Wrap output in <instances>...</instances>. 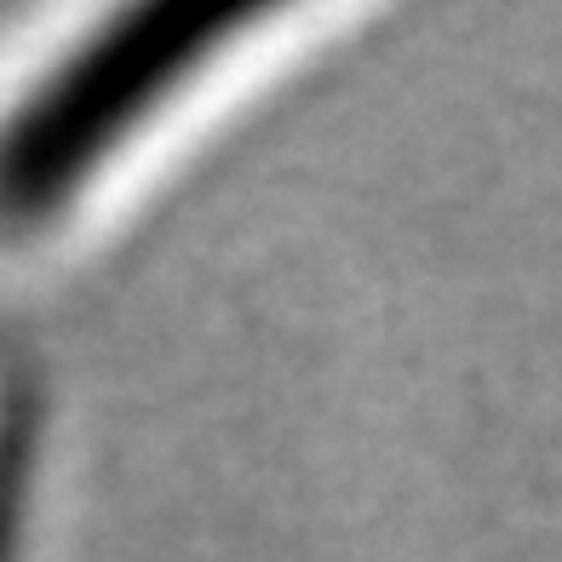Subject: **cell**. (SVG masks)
<instances>
[{"label":"cell","instance_id":"obj_2","mask_svg":"<svg viewBox=\"0 0 562 562\" xmlns=\"http://www.w3.org/2000/svg\"><path fill=\"white\" fill-rule=\"evenodd\" d=\"M23 465H30V402L12 368L0 362V562L18 551V505H23Z\"/></svg>","mask_w":562,"mask_h":562},{"label":"cell","instance_id":"obj_1","mask_svg":"<svg viewBox=\"0 0 562 562\" xmlns=\"http://www.w3.org/2000/svg\"><path fill=\"white\" fill-rule=\"evenodd\" d=\"M270 30H288V12L241 0L98 12L0 104V247H30L75 218L149 133Z\"/></svg>","mask_w":562,"mask_h":562}]
</instances>
